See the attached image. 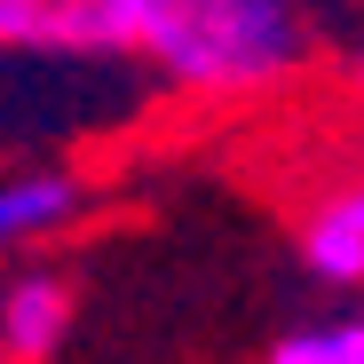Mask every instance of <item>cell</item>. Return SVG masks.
<instances>
[{"instance_id":"5b68a950","label":"cell","mask_w":364,"mask_h":364,"mask_svg":"<svg viewBox=\"0 0 364 364\" xmlns=\"http://www.w3.org/2000/svg\"><path fill=\"white\" fill-rule=\"evenodd\" d=\"M301 269L317 285H341V293L364 285V174L333 182V191L301 214Z\"/></svg>"},{"instance_id":"52a82bcc","label":"cell","mask_w":364,"mask_h":364,"mask_svg":"<svg viewBox=\"0 0 364 364\" xmlns=\"http://www.w3.org/2000/svg\"><path fill=\"white\" fill-rule=\"evenodd\" d=\"M356 309H364V285H356Z\"/></svg>"},{"instance_id":"3957f363","label":"cell","mask_w":364,"mask_h":364,"mask_svg":"<svg viewBox=\"0 0 364 364\" xmlns=\"http://www.w3.org/2000/svg\"><path fill=\"white\" fill-rule=\"evenodd\" d=\"M72 317H80V293L64 269L48 262L9 269L0 277V364H48L72 341Z\"/></svg>"},{"instance_id":"8992f818","label":"cell","mask_w":364,"mask_h":364,"mask_svg":"<svg viewBox=\"0 0 364 364\" xmlns=\"http://www.w3.org/2000/svg\"><path fill=\"white\" fill-rule=\"evenodd\" d=\"M269 364H364V309H348V317H317V325H293V333H277Z\"/></svg>"},{"instance_id":"277c9868","label":"cell","mask_w":364,"mask_h":364,"mask_svg":"<svg viewBox=\"0 0 364 364\" xmlns=\"http://www.w3.org/2000/svg\"><path fill=\"white\" fill-rule=\"evenodd\" d=\"M87 214V182L72 166H9L0 174V262L64 237Z\"/></svg>"},{"instance_id":"7a4b0ae2","label":"cell","mask_w":364,"mask_h":364,"mask_svg":"<svg viewBox=\"0 0 364 364\" xmlns=\"http://www.w3.org/2000/svg\"><path fill=\"white\" fill-rule=\"evenodd\" d=\"M0 55L135 64V0H0Z\"/></svg>"},{"instance_id":"6da1fadb","label":"cell","mask_w":364,"mask_h":364,"mask_svg":"<svg viewBox=\"0 0 364 364\" xmlns=\"http://www.w3.org/2000/svg\"><path fill=\"white\" fill-rule=\"evenodd\" d=\"M301 0H135V64L182 103H246L309 64Z\"/></svg>"}]
</instances>
